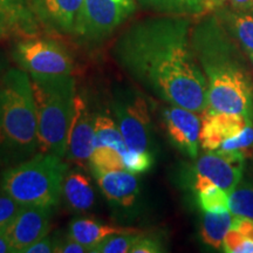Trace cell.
I'll use <instances>...</instances> for the list:
<instances>
[{"instance_id":"cell-16","label":"cell","mask_w":253,"mask_h":253,"mask_svg":"<svg viewBox=\"0 0 253 253\" xmlns=\"http://www.w3.org/2000/svg\"><path fill=\"white\" fill-rule=\"evenodd\" d=\"M0 17L19 36L36 37L40 25L32 11L30 0H0Z\"/></svg>"},{"instance_id":"cell-20","label":"cell","mask_w":253,"mask_h":253,"mask_svg":"<svg viewBox=\"0 0 253 253\" xmlns=\"http://www.w3.org/2000/svg\"><path fill=\"white\" fill-rule=\"evenodd\" d=\"M233 213L230 210L220 212L205 211L201 227L202 240L212 249H223L224 238L231 227Z\"/></svg>"},{"instance_id":"cell-34","label":"cell","mask_w":253,"mask_h":253,"mask_svg":"<svg viewBox=\"0 0 253 253\" xmlns=\"http://www.w3.org/2000/svg\"><path fill=\"white\" fill-rule=\"evenodd\" d=\"M0 253H14L13 246L5 230H0Z\"/></svg>"},{"instance_id":"cell-11","label":"cell","mask_w":253,"mask_h":253,"mask_svg":"<svg viewBox=\"0 0 253 253\" xmlns=\"http://www.w3.org/2000/svg\"><path fill=\"white\" fill-rule=\"evenodd\" d=\"M53 208L23 207L6 229L14 252L25 253L38 240L48 235Z\"/></svg>"},{"instance_id":"cell-39","label":"cell","mask_w":253,"mask_h":253,"mask_svg":"<svg viewBox=\"0 0 253 253\" xmlns=\"http://www.w3.org/2000/svg\"><path fill=\"white\" fill-rule=\"evenodd\" d=\"M249 58H250V61H251V65H252V74H253V53L251 55H249Z\"/></svg>"},{"instance_id":"cell-25","label":"cell","mask_w":253,"mask_h":253,"mask_svg":"<svg viewBox=\"0 0 253 253\" xmlns=\"http://www.w3.org/2000/svg\"><path fill=\"white\" fill-rule=\"evenodd\" d=\"M198 204L202 210L210 212H220L230 210L229 195L219 186L209 184L197 191Z\"/></svg>"},{"instance_id":"cell-29","label":"cell","mask_w":253,"mask_h":253,"mask_svg":"<svg viewBox=\"0 0 253 253\" xmlns=\"http://www.w3.org/2000/svg\"><path fill=\"white\" fill-rule=\"evenodd\" d=\"M125 169L131 173H143L150 169L154 163L153 154L138 153V151H126L123 157Z\"/></svg>"},{"instance_id":"cell-38","label":"cell","mask_w":253,"mask_h":253,"mask_svg":"<svg viewBox=\"0 0 253 253\" xmlns=\"http://www.w3.org/2000/svg\"><path fill=\"white\" fill-rule=\"evenodd\" d=\"M5 67H6V63L4 62V60L0 58V79H1L2 74H4V73H5V71H4Z\"/></svg>"},{"instance_id":"cell-15","label":"cell","mask_w":253,"mask_h":253,"mask_svg":"<svg viewBox=\"0 0 253 253\" xmlns=\"http://www.w3.org/2000/svg\"><path fill=\"white\" fill-rule=\"evenodd\" d=\"M106 198L115 207L132 208L140 195V183L135 173L126 170L101 172L95 175Z\"/></svg>"},{"instance_id":"cell-23","label":"cell","mask_w":253,"mask_h":253,"mask_svg":"<svg viewBox=\"0 0 253 253\" xmlns=\"http://www.w3.org/2000/svg\"><path fill=\"white\" fill-rule=\"evenodd\" d=\"M147 7L173 15L201 14L208 11L204 0H138Z\"/></svg>"},{"instance_id":"cell-4","label":"cell","mask_w":253,"mask_h":253,"mask_svg":"<svg viewBox=\"0 0 253 253\" xmlns=\"http://www.w3.org/2000/svg\"><path fill=\"white\" fill-rule=\"evenodd\" d=\"M36 102L39 151L66 156L77 95L72 75L30 77Z\"/></svg>"},{"instance_id":"cell-10","label":"cell","mask_w":253,"mask_h":253,"mask_svg":"<svg viewBox=\"0 0 253 253\" xmlns=\"http://www.w3.org/2000/svg\"><path fill=\"white\" fill-rule=\"evenodd\" d=\"M95 119L96 114L89 108L84 95L77 93L74 101V113L69 126L67 153L69 160L84 167L89 163L94 149Z\"/></svg>"},{"instance_id":"cell-37","label":"cell","mask_w":253,"mask_h":253,"mask_svg":"<svg viewBox=\"0 0 253 253\" xmlns=\"http://www.w3.org/2000/svg\"><path fill=\"white\" fill-rule=\"evenodd\" d=\"M223 1H225V0H207L209 9L213 8L214 6H217V5H220Z\"/></svg>"},{"instance_id":"cell-3","label":"cell","mask_w":253,"mask_h":253,"mask_svg":"<svg viewBox=\"0 0 253 253\" xmlns=\"http://www.w3.org/2000/svg\"><path fill=\"white\" fill-rule=\"evenodd\" d=\"M39 153L36 102L30 75L9 68L0 79V164L15 166Z\"/></svg>"},{"instance_id":"cell-21","label":"cell","mask_w":253,"mask_h":253,"mask_svg":"<svg viewBox=\"0 0 253 253\" xmlns=\"http://www.w3.org/2000/svg\"><path fill=\"white\" fill-rule=\"evenodd\" d=\"M223 24L248 55L253 53V11L226 12Z\"/></svg>"},{"instance_id":"cell-22","label":"cell","mask_w":253,"mask_h":253,"mask_svg":"<svg viewBox=\"0 0 253 253\" xmlns=\"http://www.w3.org/2000/svg\"><path fill=\"white\" fill-rule=\"evenodd\" d=\"M101 145L114 148L120 151L123 157L128 151L116 121L104 114H96L94 147H101Z\"/></svg>"},{"instance_id":"cell-33","label":"cell","mask_w":253,"mask_h":253,"mask_svg":"<svg viewBox=\"0 0 253 253\" xmlns=\"http://www.w3.org/2000/svg\"><path fill=\"white\" fill-rule=\"evenodd\" d=\"M89 252L86 246H84L80 243L74 240L71 237L67 239L59 240L58 245H56L55 253H86Z\"/></svg>"},{"instance_id":"cell-14","label":"cell","mask_w":253,"mask_h":253,"mask_svg":"<svg viewBox=\"0 0 253 253\" xmlns=\"http://www.w3.org/2000/svg\"><path fill=\"white\" fill-rule=\"evenodd\" d=\"M250 123L238 114L207 112L203 116L199 135L201 147L207 151L216 150L227 138L240 134Z\"/></svg>"},{"instance_id":"cell-28","label":"cell","mask_w":253,"mask_h":253,"mask_svg":"<svg viewBox=\"0 0 253 253\" xmlns=\"http://www.w3.org/2000/svg\"><path fill=\"white\" fill-rule=\"evenodd\" d=\"M253 148V125L246 126V128L235 137L227 138L220 144L218 149L213 151H243L246 156L252 153Z\"/></svg>"},{"instance_id":"cell-13","label":"cell","mask_w":253,"mask_h":253,"mask_svg":"<svg viewBox=\"0 0 253 253\" xmlns=\"http://www.w3.org/2000/svg\"><path fill=\"white\" fill-rule=\"evenodd\" d=\"M84 0H30L38 23L59 34L75 32Z\"/></svg>"},{"instance_id":"cell-36","label":"cell","mask_w":253,"mask_h":253,"mask_svg":"<svg viewBox=\"0 0 253 253\" xmlns=\"http://www.w3.org/2000/svg\"><path fill=\"white\" fill-rule=\"evenodd\" d=\"M9 33H13L11 26H9L8 23L5 20L4 18L0 17V40L5 39V38L7 37Z\"/></svg>"},{"instance_id":"cell-9","label":"cell","mask_w":253,"mask_h":253,"mask_svg":"<svg viewBox=\"0 0 253 253\" xmlns=\"http://www.w3.org/2000/svg\"><path fill=\"white\" fill-rule=\"evenodd\" d=\"M245 158L243 151H208L196 163L195 190L214 184L227 195L232 194L242 179Z\"/></svg>"},{"instance_id":"cell-27","label":"cell","mask_w":253,"mask_h":253,"mask_svg":"<svg viewBox=\"0 0 253 253\" xmlns=\"http://www.w3.org/2000/svg\"><path fill=\"white\" fill-rule=\"evenodd\" d=\"M141 235L137 232L115 233L107 237L91 253H130L132 246L136 244Z\"/></svg>"},{"instance_id":"cell-24","label":"cell","mask_w":253,"mask_h":253,"mask_svg":"<svg viewBox=\"0 0 253 253\" xmlns=\"http://www.w3.org/2000/svg\"><path fill=\"white\" fill-rule=\"evenodd\" d=\"M89 164L93 168L94 175L101 172L126 170L122 154L112 147H94L90 155Z\"/></svg>"},{"instance_id":"cell-7","label":"cell","mask_w":253,"mask_h":253,"mask_svg":"<svg viewBox=\"0 0 253 253\" xmlns=\"http://www.w3.org/2000/svg\"><path fill=\"white\" fill-rule=\"evenodd\" d=\"M113 112L126 149L151 153L153 125L149 106L138 91H119L113 101Z\"/></svg>"},{"instance_id":"cell-6","label":"cell","mask_w":253,"mask_h":253,"mask_svg":"<svg viewBox=\"0 0 253 253\" xmlns=\"http://www.w3.org/2000/svg\"><path fill=\"white\" fill-rule=\"evenodd\" d=\"M12 55L30 77H59L73 73V59L68 50L52 39L24 38L15 43Z\"/></svg>"},{"instance_id":"cell-40","label":"cell","mask_w":253,"mask_h":253,"mask_svg":"<svg viewBox=\"0 0 253 253\" xmlns=\"http://www.w3.org/2000/svg\"><path fill=\"white\" fill-rule=\"evenodd\" d=\"M204 1H205V4H207V6H208V2H207V0H204ZM208 8H209V6H208Z\"/></svg>"},{"instance_id":"cell-19","label":"cell","mask_w":253,"mask_h":253,"mask_svg":"<svg viewBox=\"0 0 253 253\" xmlns=\"http://www.w3.org/2000/svg\"><path fill=\"white\" fill-rule=\"evenodd\" d=\"M223 250L227 253H253V219L233 214Z\"/></svg>"},{"instance_id":"cell-18","label":"cell","mask_w":253,"mask_h":253,"mask_svg":"<svg viewBox=\"0 0 253 253\" xmlns=\"http://www.w3.org/2000/svg\"><path fill=\"white\" fill-rule=\"evenodd\" d=\"M136 232L134 229H126V227L106 225L99 221L90 219V218H80L72 221L69 225L68 237L80 243L89 250L96 248L101 242H103L107 237L115 235V233Z\"/></svg>"},{"instance_id":"cell-2","label":"cell","mask_w":253,"mask_h":253,"mask_svg":"<svg viewBox=\"0 0 253 253\" xmlns=\"http://www.w3.org/2000/svg\"><path fill=\"white\" fill-rule=\"evenodd\" d=\"M191 45L208 80L207 112L238 114L253 123L251 73L223 23L213 17L199 23L191 32Z\"/></svg>"},{"instance_id":"cell-30","label":"cell","mask_w":253,"mask_h":253,"mask_svg":"<svg viewBox=\"0 0 253 253\" xmlns=\"http://www.w3.org/2000/svg\"><path fill=\"white\" fill-rule=\"evenodd\" d=\"M23 205L0 189V230H6L20 212Z\"/></svg>"},{"instance_id":"cell-5","label":"cell","mask_w":253,"mask_h":253,"mask_svg":"<svg viewBox=\"0 0 253 253\" xmlns=\"http://www.w3.org/2000/svg\"><path fill=\"white\" fill-rule=\"evenodd\" d=\"M67 164L62 157L39 151L2 172L0 189L23 207L55 208L62 196Z\"/></svg>"},{"instance_id":"cell-35","label":"cell","mask_w":253,"mask_h":253,"mask_svg":"<svg viewBox=\"0 0 253 253\" xmlns=\"http://www.w3.org/2000/svg\"><path fill=\"white\" fill-rule=\"evenodd\" d=\"M236 11H253V0H230Z\"/></svg>"},{"instance_id":"cell-1","label":"cell","mask_w":253,"mask_h":253,"mask_svg":"<svg viewBox=\"0 0 253 253\" xmlns=\"http://www.w3.org/2000/svg\"><path fill=\"white\" fill-rule=\"evenodd\" d=\"M112 55L132 80L161 100L203 115L208 110V80L192 49L185 15L136 21L116 39Z\"/></svg>"},{"instance_id":"cell-8","label":"cell","mask_w":253,"mask_h":253,"mask_svg":"<svg viewBox=\"0 0 253 253\" xmlns=\"http://www.w3.org/2000/svg\"><path fill=\"white\" fill-rule=\"evenodd\" d=\"M135 11V0H84L74 34L88 41L102 40Z\"/></svg>"},{"instance_id":"cell-31","label":"cell","mask_w":253,"mask_h":253,"mask_svg":"<svg viewBox=\"0 0 253 253\" xmlns=\"http://www.w3.org/2000/svg\"><path fill=\"white\" fill-rule=\"evenodd\" d=\"M163 252V246L160 239L155 237L142 236L138 238L136 244L132 246L130 253H158Z\"/></svg>"},{"instance_id":"cell-32","label":"cell","mask_w":253,"mask_h":253,"mask_svg":"<svg viewBox=\"0 0 253 253\" xmlns=\"http://www.w3.org/2000/svg\"><path fill=\"white\" fill-rule=\"evenodd\" d=\"M59 240H56L53 237H49L48 235L38 240L33 245L26 250L25 253H52L55 252L56 245H58Z\"/></svg>"},{"instance_id":"cell-12","label":"cell","mask_w":253,"mask_h":253,"mask_svg":"<svg viewBox=\"0 0 253 253\" xmlns=\"http://www.w3.org/2000/svg\"><path fill=\"white\" fill-rule=\"evenodd\" d=\"M162 118L172 143L190 158L197 157L202 128V121L197 113L170 104L163 109Z\"/></svg>"},{"instance_id":"cell-17","label":"cell","mask_w":253,"mask_h":253,"mask_svg":"<svg viewBox=\"0 0 253 253\" xmlns=\"http://www.w3.org/2000/svg\"><path fill=\"white\" fill-rule=\"evenodd\" d=\"M62 197L73 211L89 210L95 203V192L89 177L79 170L67 171L62 185Z\"/></svg>"},{"instance_id":"cell-26","label":"cell","mask_w":253,"mask_h":253,"mask_svg":"<svg viewBox=\"0 0 253 253\" xmlns=\"http://www.w3.org/2000/svg\"><path fill=\"white\" fill-rule=\"evenodd\" d=\"M229 205L233 214L253 219V183L238 184L232 194L229 195Z\"/></svg>"}]
</instances>
